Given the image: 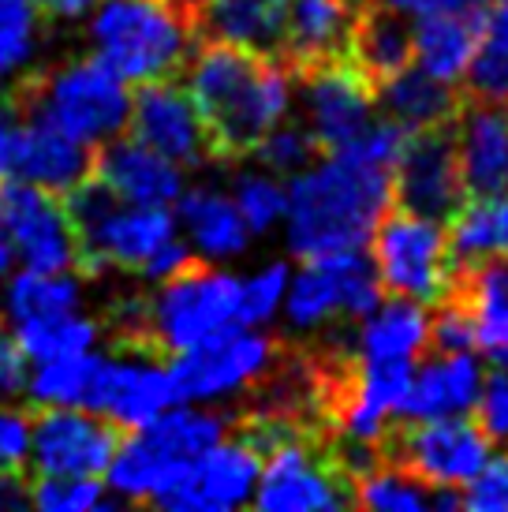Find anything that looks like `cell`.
I'll list each match as a JSON object with an SVG mask.
<instances>
[{
  "label": "cell",
  "instance_id": "1",
  "mask_svg": "<svg viewBox=\"0 0 508 512\" xmlns=\"http://www.w3.org/2000/svg\"><path fill=\"white\" fill-rule=\"evenodd\" d=\"M187 94L210 139L213 161H243L292 105V75L281 60L228 42H195Z\"/></svg>",
  "mask_w": 508,
  "mask_h": 512
},
{
  "label": "cell",
  "instance_id": "2",
  "mask_svg": "<svg viewBox=\"0 0 508 512\" xmlns=\"http://www.w3.org/2000/svg\"><path fill=\"white\" fill-rule=\"evenodd\" d=\"M393 206V169L348 150L322 154L292 176L288 187V247L296 258H318L363 247L378 217Z\"/></svg>",
  "mask_w": 508,
  "mask_h": 512
},
{
  "label": "cell",
  "instance_id": "3",
  "mask_svg": "<svg viewBox=\"0 0 508 512\" xmlns=\"http://www.w3.org/2000/svg\"><path fill=\"white\" fill-rule=\"evenodd\" d=\"M4 98L23 120H45L86 146L124 135L131 120V94L124 79L101 57L68 60L57 68H27Z\"/></svg>",
  "mask_w": 508,
  "mask_h": 512
},
{
  "label": "cell",
  "instance_id": "4",
  "mask_svg": "<svg viewBox=\"0 0 508 512\" xmlns=\"http://www.w3.org/2000/svg\"><path fill=\"white\" fill-rule=\"evenodd\" d=\"M90 42L124 83L176 79L195 49L191 30L165 0H105L90 23Z\"/></svg>",
  "mask_w": 508,
  "mask_h": 512
},
{
  "label": "cell",
  "instance_id": "5",
  "mask_svg": "<svg viewBox=\"0 0 508 512\" xmlns=\"http://www.w3.org/2000/svg\"><path fill=\"white\" fill-rule=\"evenodd\" d=\"M370 251H374V270L385 292L419 299V303L445 299L452 285V251L445 221L411 214L400 202H393L374 225Z\"/></svg>",
  "mask_w": 508,
  "mask_h": 512
},
{
  "label": "cell",
  "instance_id": "6",
  "mask_svg": "<svg viewBox=\"0 0 508 512\" xmlns=\"http://www.w3.org/2000/svg\"><path fill=\"white\" fill-rule=\"evenodd\" d=\"M240 288L232 273L210 266V258H191L184 270L161 281L154 296V344L165 359L180 356L213 333L236 326Z\"/></svg>",
  "mask_w": 508,
  "mask_h": 512
},
{
  "label": "cell",
  "instance_id": "7",
  "mask_svg": "<svg viewBox=\"0 0 508 512\" xmlns=\"http://www.w3.org/2000/svg\"><path fill=\"white\" fill-rule=\"evenodd\" d=\"M490 434L479 419H393L381 434V456L426 486H464L490 460Z\"/></svg>",
  "mask_w": 508,
  "mask_h": 512
},
{
  "label": "cell",
  "instance_id": "8",
  "mask_svg": "<svg viewBox=\"0 0 508 512\" xmlns=\"http://www.w3.org/2000/svg\"><path fill=\"white\" fill-rule=\"evenodd\" d=\"M284 348H288V337L251 333L247 326L221 329L210 341L169 359L176 400L187 404V400H213L251 389L258 378H266L269 370L277 367Z\"/></svg>",
  "mask_w": 508,
  "mask_h": 512
},
{
  "label": "cell",
  "instance_id": "9",
  "mask_svg": "<svg viewBox=\"0 0 508 512\" xmlns=\"http://www.w3.org/2000/svg\"><path fill=\"white\" fill-rule=\"evenodd\" d=\"M262 475V456L247 441H217L213 449L180 460L157 483L150 505L172 512H225L254 501V486Z\"/></svg>",
  "mask_w": 508,
  "mask_h": 512
},
{
  "label": "cell",
  "instance_id": "10",
  "mask_svg": "<svg viewBox=\"0 0 508 512\" xmlns=\"http://www.w3.org/2000/svg\"><path fill=\"white\" fill-rule=\"evenodd\" d=\"M124 441L113 419L75 408V404H42L30 408V468L34 475H75L98 479Z\"/></svg>",
  "mask_w": 508,
  "mask_h": 512
},
{
  "label": "cell",
  "instance_id": "11",
  "mask_svg": "<svg viewBox=\"0 0 508 512\" xmlns=\"http://www.w3.org/2000/svg\"><path fill=\"white\" fill-rule=\"evenodd\" d=\"M254 505L262 512L352 509V486L325 453V441L296 438L277 445L262 464Z\"/></svg>",
  "mask_w": 508,
  "mask_h": 512
},
{
  "label": "cell",
  "instance_id": "12",
  "mask_svg": "<svg viewBox=\"0 0 508 512\" xmlns=\"http://www.w3.org/2000/svg\"><path fill=\"white\" fill-rule=\"evenodd\" d=\"M393 202L434 221H449L464 206L467 187L460 172L456 120L441 128L404 131V146L393 169Z\"/></svg>",
  "mask_w": 508,
  "mask_h": 512
},
{
  "label": "cell",
  "instance_id": "13",
  "mask_svg": "<svg viewBox=\"0 0 508 512\" xmlns=\"http://www.w3.org/2000/svg\"><path fill=\"white\" fill-rule=\"evenodd\" d=\"M0 232L30 270H75L79 240L57 191L30 180H0Z\"/></svg>",
  "mask_w": 508,
  "mask_h": 512
},
{
  "label": "cell",
  "instance_id": "14",
  "mask_svg": "<svg viewBox=\"0 0 508 512\" xmlns=\"http://www.w3.org/2000/svg\"><path fill=\"white\" fill-rule=\"evenodd\" d=\"M127 131H131V139H139L142 146L176 161L180 169H202L213 161L202 116H198L187 86H180L176 79L139 83V94L131 98Z\"/></svg>",
  "mask_w": 508,
  "mask_h": 512
},
{
  "label": "cell",
  "instance_id": "15",
  "mask_svg": "<svg viewBox=\"0 0 508 512\" xmlns=\"http://www.w3.org/2000/svg\"><path fill=\"white\" fill-rule=\"evenodd\" d=\"M172 404H180V400H176L169 367H161L157 359L116 356V352L98 359V370L83 397V408L113 419L124 434L154 423Z\"/></svg>",
  "mask_w": 508,
  "mask_h": 512
},
{
  "label": "cell",
  "instance_id": "16",
  "mask_svg": "<svg viewBox=\"0 0 508 512\" xmlns=\"http://www.w3.org/2000/svg\"><path fill=\"white\" fill-rule=\"evenodd\" d=\"M307 131L322 154H333L344 143H352L359 131L374 120V86L359 75L352 60H333L307 72Z\"/></svg>",
  "mask_w": 508,
  "mask_h": 512
},
{
  "label": "cell",
  "instance_id": "17",
  "mask_svg": "<svg viewBox=\"0 0 508 512\" xmlns=\"http://www.w3.org/2000/svg\"><path fill=\"white\" fill-rule=\"evenodd\" d=\"M467 199L508 195V101H471L456 116Z\"/></svg>",
  "mask_w": 508,
  "mask_h": 512
},
{
  "label": "cell",
  "instance_id": "18",
  "mask_svg": "<svg viewBox=\"0 0 508 512\" xmlns=\"http://www.w3.org/2000/svg\"><path fill=\"white\" fill-rule=\"evenodd\" d=\"M359 12V0H292L288 4V38H284L281 64L292 83L307 72L348 60V38Z\"/></svg>",
  "mask_w": 508,
  "mask_h": 512
},
{
  "label": "cell",
  "instance_id": "19",
  "mask_svg": "<svg viewBox=\"0 0 508 512\" xmlns=\"http://www.w3.org/2000/svg\"><path fill=\"white\" fill-rule=\"evenodd\" d=\"M94 176L105 180L124 202L135 206H172L184 195V172L176 161L161 157L157 150L142 146L131 135H116L98 146Z\"/></svg>",
  "mask_w": 508,
  "mask_h": 512
},
{
  "label": "cell",
  "instance_id": "20",
  "mask_svg": "<svg viewBox=\"0 0 508 512\" xmlns=\"http://www.w3.org/2000/svg\"><path fill=\"white\" fill-rule=\"evenodd\" d=\"M482 367L475 352H434L411 374V385L393 419H445L471 415L482 393Z\"/></svg>",
  "mask_w": 508,
  "mask_h": 512
},
{
  "label": "cell",
  "instance_id": "21",
  "mask_svg": "<svg viewBox=\"0 0 508 512\" xmlns=\"http://www.w3.org/2000/svg\"><path fill=\"white\" fill-rule=\"evenodd\" d=\"M348 60L374 86V98H378L381 86L415 64L411 23L404 19V12L385 0H359L352 38H348Z\"/></svg>",
  "mask_w": 508,
  "mask_h": 512
},
{
  "label": "cell",
  "instance_id": "22",
  "mask_svg": "<svg viewBox=\"0 0 508 512\" xmlns=\"http://www.w3.org/2000/svg\"><path fill=\"white\" fill-rule=\"evenodd\" d=\"M486 23V4L464 8V12H426L415 15L411 42H415V64L434 79L460 83L467 64L475 57Z\"/></svg>",
  "mask_w": 508,
  "mask_h": 512
},
{
  "label": "cell",
  "instance_id": "23",
  "mask_svg": "<svg viewBox=\"0 0 508 512\" xmlns=\"http://www.w3.org/2000/svg\"><path fill=\"white\" fill-rule=\"evenodd\" d=\"M385 120L400 124L404 131H423L452 124L460 109H464V90L456 83L434 79L423 68H404V72L389 79L374 98Z\"/></svg>",
  "mask_w": 508,
  "mask_h": 512
},
{
  "label": "cell",
  "instance_id": "24",
  "mask_svg": "<svg viewBox=\"0 0 508 512\" xmlns=\"http://www.w3.org/2000/svg\"><path fill=\"white\" fill-rule=\"evenodd\" d=\"M363 247H348V251H333V255L303 258V270L296 273L288 296V326L299 333L322 329L325 322L344 318V277L352 270Z\"/></svg>",
  "mask_w": 508,
  "mask_h": 512
},
{
  "label": "cell",
  "instance_id": "25",
  "mask_svg": "<svg viewBox=\"0 0 508 512\" xmlns=\"http://www.w3.org/2000/svg\"><path fill=\"white\" fill-rule=\"evenodd\" d=\"M94 157H98V146L79 143L45 120H27V150H23L19 180L68 195L75 184L94 176Z\"/></svg>",
  "mask_w": 508,
  "mask_h": 512
},
{
  "label": "cell",
  "instance_id": "26",
  "mask_svg": "<svg viewBox=\"0 0 508 512\" xmlns=\"http://www.w3.org/2000/svg\"><path fill=\"white\" fill-rule=\"evenodd\" d=\"M176 206H180V221H184L191 243L202 251V258H232L247 251L251 228L243 221L236 199L210 191V187H191V191L184 187Z\"/></svg>",
  "mask_w": 508,
  "mask_h": 512
},
{
  "label": "cell",
  "instance_id": "27",
  "mask_svg": "<svg viewBox=\"0 0 508 512\" xmlns=\"http://www.w3.org/2000/svg\"><path fill=\"white\" fill-rule=\"evenodd\" d=\"M426 333H430V314L419 299L393 296L370 318H363L359 329V356L363 359H411L419 363L426 356Z\"/></svg>",
  "mask_w": 508,
  "mask_h": 512
},
{
  "label": "cell",
  "instance_id": "28",
  "mask_svg": "<svg viewBox=\"0 0 508 512\" xmlns=\"http://www.w3.org/2000/svg\"><path fill=\"white\" fill-rule=\"evenodd\" d=\"M449 228L452 266H467L486 255H508V195L467 199L445 221Z\"/></svg>",
  "mask_w": 508,
  "mask_h": 512
},
{
  "label": "cell",
  "instance_id": "29",
  "mask_svg": "<svg viewBox=\"0 0 508 512\" xmlns=\"http://www.w3.org/2000/svg\"><path fill=\"white\" fill-rule=\"evenodd\" d=\"M139 430L154 441L161 453H169L172 460H191V456L206 453V449H213L217 441H225L232 434V415L198 412V408L172 404V408L157 415L154 423H146Z\"/></svg>",
  "mask_w": 508,
  "mask_h": 512
},
{
  "label": "cell",
  "instance_id": "30",
  "mask_svg": "<svg viewBox=\"0 0 508 512\" xmlns=\"http://www.w3.org/2000/svg\"><path fill=\"white\" fill-rule=\"evenodd\" d=\"M460 90L471 101H508V0L486 4L479 49L467 64Z\"/></svg>",
  "mask_w": 508,
  "mask_h": 512
},
{
  "label": "cell",
  "instance_id": "31",
  "mask_svg": "<svg viewBox=\"0 0 508 512\" xmlns=\"http://www.w3.org/2000/svg\"><path fill=\"white\" fill-rule=\"evenodd\" d=\"M15 326H19L15 337H19V344H23L27 359H34V363L90 352L94 341L101 337V322H94V318H79L75 311L27 318V322H15Z\"/></svg>",
  "mask_w": 508,
  "mask_h": 512
},
{
  "label": "cell",
  "instance_id": "32",
  "mask_svg": "<svg viewBox=\"0 0 508 512\" xmlns=\"http://www.w3.org/2000/svg\"><path fill=\"white\" fill-rule=\"evenodd\" d=\"M8 314L15 322H27V318H45V314H68L79 307V281L53 270H23L8 285Z\"/></svg>",
  "mask_w": 508,
  "mask_h": 512
},
{
  "label": "cell",
  "instance_id": "33",
  "mask_svg": "<svg viewBox=\"0 0 508 512\" xmlns=\"http://www.w3.org/2000/svg\"><path fill=\"white\" fill-rule=\"evenodd\" d=\"M430 494H434V486H426L423 479H415L411 471L396 468V464H389V460H381L378 468L355 483L352 509L430 512Z\"/></svg>",
  "mask_w": 508,
  "mask_h": 512
},
{
  "label": "cell",
  "instance_id": "34",
  "mask_svg": "<svg viewBox=\"0 0 508 512\" xmlns=\"http://www.w3.org/2000/svg\"><path fill=\"white\" fill-rule=\"evenodd\" d=\"M45 15L34 0H0V83L19 79L42 45Z\"/></svg>",
  "mask_w": 508,
  "mask_h": 512
},
{
  "label": "cell",
  "instance_id": "35",
  "mask_svg": "<svg viewBox=\"0 0 508 512\" xmlns=\"http://www.w3.org/2000/svg\"><path fill=\"white\" fill-rule=\"evenodd\" d=\"M98 359L101 356H90V352L45 359L42 367L34 370V378L27 382L30 408H42V404H75V408H83V397L86 389H90L94 370H98Z\"/></svg>",
  "mask_w": 508,
  "mask_h": 512
},
{
  "label": "cell",
  "instance_id": "36",
  "mask_svg": "<svg viewBox=\"0 0 508 512\" xmlns=\"http://www.w3.org/2000/svg\"><path fill=\"white\" fill-rule=\"evenodd\" d=\"M232 199L240 206L251 236H266L288 210V191L269 172H243V176H236V195Z\"/></svg>",
  "mask_w": 508,
  "mask_h": 512
},
{
  "label": "cell",
  "instance_id": "37",
  "mask_svg": "<svg viewBox=\"0 0 508 512\" xmlns=\"http://www.w3.org/2000/svg\"><path fill=\"white\" fill-rule=\"evenodd\" d=\"M426 348L434 352H475L479 348V314L460 296H445L434 303Z\"/></svg>",
  "mask_w": 508,
  "mask_h": 512
},
{
  "label": "cell",
  "instance_id": "38",
  "mask_svg": "<svg viewBox=\"0 0 508 512\" xmlns=\"http://www.w3.org/2000/svg\"><path fill=\"white\" fill-rule=\"evenodd\" d=\"M34 505L45 512L113 509V501L105 498V483H98V479H75V475H38Z\"/></svg>",
  "mask_w": 508,
  "mask_h": 512
},
{
  "label": "cell",
  "instance_id": "39",
  "mask_svg": "<svg viewBox=\"0 0 508 512\" xmlns=\"http://www.w3.org/2000/svg\"><path fill=\"white\" fill-rule=\"evenodd\" d=\"M269 172H303L307 165H314L322 150L314 143V135L307 128H299V124H277V128L269 131L262 143L254 146V154Z\"/></svg>",
  "mask_w": 508,
  "mask_h": 512
},
{
  "label": "cell",
  "instance_id": "40",
  "mask_svg": "<svg viewBox=\"0 0 508 512\" xmlns=\"http://www.w3.org/2000/svg\"><path fill=\"white\" fill-rule=\"evenodd\" d=\"M288 292V262H269L262 270L247 277L240 288V311H236V326H266L277 314Z\"/></svg>",
  "mask_w": 508,
  "mask_h": 512
},
{
  "label": "cell",
  "instance_id": "41",
  "mask_svg": "<svg viewBox=\"0 0 508 512\" xmlns=\"http://www.w3.org/2000/svg\"><path fill=\"white\" fill-rule=\"evenodd\" d=\"M464 509L508 512V453L486 460L464 483Z\"/></svg>",
  "mask_w": 508,
  "mask_h": 512
},
{
  "label": "cell",
  "instance_id": "42",
  "mask_svg": "<svg viewBox=\"0 0 508 512\" xmlns=\"http://www.w3.org/2000/svg\"><path fill=\"white\" fill-rule=\"evenodd\" d=\"M475 419L490 434V441H505L508 445V370H497L482 382Z\"/></svg>",
  "mask_w": 508,
  "mask_h": 512
},
{
  "label": "cell",
  "instance_id": "43",
  "mask_svg": "<svg viewBox=\"0 0 508 512\" xmlns=\"http://www.w3.org/2000/svg\"><path fill=\"white\" fill-rule=\"evenodd\" d=\"M27 382V352H23L19 337L8 329V322L0 318V400L8 404V400L27 397Z\"/></svg>",
  "mask_w": 508,
  "mask_h": 512
},
{
  "label": "cell",
  "instance_id": "44",
  "mask_svg": "<svg viewBox=\"0 0 508 512\" xmlns=\"http://www.w3.org/2000/svg\"><path fill=\"white\" fill-rule=\"evenodd\" d=\"M0 468H30V412L0 408Z\"/></svg>",
  "mask_w": 508,
  "mask_h": 512
},
{
  "label": "cell",
  "instance_id": "45",
  "mask_svg": "<svg viewBox=\"0 0 508 512\" xmlns=\"http://www.w3.org/2000/svg\"><path fill=\"white\" fill-rule=\"evenodd\" d=\"M30 505H34L30 468H0V512L30 509Z\"/></svg>",
  "mask_w": 508,
  "mask_h": 512
},
{
  "label": "cell",
  "instance_id": "46",
  "mask_svg": "<svg viewBox=\"0 0 508 512\" xmlns=\"http://www.w3.org/2000/svg\"><path fill=\"white\" fill-rule=\"evenodd\" d=\"M400 8L404 15H426V12H464V8H482L490 0H385Z\"/></svg>",
  "mask_w": 508,
  "mask_h": 512
},
{
  "label": "cell",
  "instance_id": "47",
  "mask_svg": "<svg viewBox=\"0 0 508 512\" xmlns=\"http://www.w3.org/2000/svg\"><path fill=\"white\" fill-rule=\"evenodd\" d=\"M45 19H79L94 8V0H34Z\"/></svg>",
  "mask_w": 508,
  "mask_h": 512
},
{
  "label": "cell",
  "instance_id": "48",
  "mask_svg": "<svg viewBox=\"0 0 508 512\" xmlns=\"http://www.w3.org/2000/svg\"><path fill=\"white\" fill-rule=\"evenodd\" d=\"M8 262H12V243L4 240V232H0V277L8 273Z\"/></svg>",
  "mask_w": 508,
  "mask_h": 512
},
{
  "label": "cell",
  "instance_id": "49",
  "mask_svg": "<svg viewBox=\"0 0 508 512\" xmlns=\"http://www.w3.org/2000/svg\"><path fill=\"white\" fill-rule=\"evenodd\" d=\"M490 356H494L497 363H501V370H508V344H501V348H494Z\"/></svg>",
  "mask_w": 508,
  "mask_h": 512
}]
</instances>
